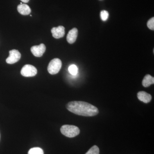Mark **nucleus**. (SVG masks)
I'll use <instances>...</instances> for the list:
<instances>
[{
  "label": "nucleus",
  "instance_id": "1",
  "mask_svg": "<svg viewBox=\"0 0 154 154\" xmlns=\"http://www.w3.org/2000/svg\"><path fill=\"white\" fill-rule=\"evenodd\" d=\"M67 110L77 115L85 116H93L99 113L98 108L88 102L73 101L66 105Z\"/></svg>",
  "mask_w": 154,
  "mask_h": 154
},
{
  "label": "nucleus",
  "instance_id": "2",
  "mask_svg": "<svg viewBox=\"0 0 154 154\" xmlns=\"http://www.w3.org/2000/svg\"><path fill=\"white\" fill-rule=\"evenodd\" d=\"M60 131L63 134L67 137L72 138L75 137L79 134L80 131L78 127L65 125L61 127Z\"/></svg>",
  "mask_w": 154,
  "mask_h": 154
},
{
  "label": "nucleus",
  "instance_id": "3",
  "mask_svg": "<svg viewBox=\"0 0 154 154\" xmlns=\"http://www.w3.org/2000/svg\"><path fill=\"white\" fill-rule=\"evenodd\" d=\"M61 61L58 58H54L51 61L48 67V71L51 75H55L60 71L62 67Z\"/></svg>",
  "mask_w": 154,
  "mask_h": 154
},
{
  "label": "nucleus",
  "instance_id": "4",
  "mask_svg": "<svg viewBox=\"0 0 154 154\" xmlns=\"http://www.w3.org/2000/svg\"><path fill=\"white\" fill-rule=\"evenodd\" d=\"M37 70L35 67L31 65H25L22 67L21 73L23 76L33 77L37 74Z\"/></svg>",
  "mask_w": 154,
  "mask_h": 154
},
{
  "label": "nucleus",
  "instance_id": "5",
  "mask_svg": "<svg viewBox=\"0 0 154 154\" xmlns=\"http://www.w3.org/2000/svg\"><path fill=\"white\" fill-rule=\"evenodd\" d=\"M9 56L6 59V62L8 64H14L17 62L20 59L21 54L19 51L14 49L9 51Z\"/></svg>",
  "mask_w": 154,
  "mask_h": 154
},
{
  "label": "nucleus",
  "instance_id": "6",
  "mask_svg": "<svg viewBox=\"0 0 154 154\" xmlns=\"http://www.w3.org/2000/svg\"><path fill=\"white\" fill-rule=\"evenodd\" d=\"M46 50V47L44 44L35 45L31 48V51L33 55L36 57H41Z\"/></svg>",
  "mask_w": 154,
  "mask_h": 154
},
{
  "label": "nucleus",
  "instance_id": "7",
  "mask_svg": "<svg viewBox=\"0 0 154 154\" xmlns=\"http://www.w3.org/2000/svg\"><path fill=\"white\" fill-rule=\"evenodd\" d=\"M52 36L56 38H59L63 37L65 35V28L62 26L54 27L51 30Z\"/></svg>",
  "mask_w": 154,
  "mask_h": 154
},
{
  "label": "nucleus",
  "instance_id": "8",
  "mask_svg": "<svg viewBox=\"0 0 154 154\" xmlns=\"http://www.w3.org/2000/svg\"><path fill=\"white\" fill-rule=\"evenodd\" d=\"M78 30L76 28H74L69 30L67 36V41L69 44L74 43L77 39L78 36Z\"/></svg>",
  "mask_w": 154,
  "mask_h": 154
},
{
  "label": "nucleus",
  "instance_id": "9",
  "mask_svg": "<svg viewBox=\"0 0 154 154\" xmlns=\"http://www.w3.org/2000/svg\"><path fill=\"white\" fill-rule=\"evenodd\" d=\"M137 98L139 100L145 103H149L151 101L152 97L150 94L144 91H140L137 93Z\"/></svg>",
  "mask_w": 154,
  "mask_h": 154
},
{
  "label": "nucleus",
  "instance_id": "10",
  "mask_svg": "<svg viewBox=\"0 0 154 154\" xmlns=\"http://www.w3.org/2000/svg\"><path fill=\"white\" fill-rule=\"evenodd\" d=\"M17 10L19 14L26 16L31 13V9L28 5L25 4H20L17 7Z\"/></svg>",
  "mask_w": 154,
  "mask_h": 154
},
{
  "label": "nucleus",
  "instance_id": "11",
  "mask_svg": "<svg viewBox=\"0 0 154 154\" xmlns=\"http://www.w3.org/2000/svg\"><path fill=\"white\" fill-rule=\"evenodd\" d=\"M154 84V78L151 75H147L144 78L142 81V85L143 87L147 88Z\"/></svg>",
  "mask_w": 154,
  "mask_h": 154
},
{
  "label": "nucleus",
  "instance_id": "12",
  "mask_svg": "<svg viewBox=\"0 0 154 154\" xmlns=\"http://www.w3.org/2000/svg\"><path fill=\"white\" fill-rule=\"evenodd\" d=\"M28 154H44V152L40 148L34 147L29 150Z\"/></svg>",
  "mask_w": 154,
  "mask_h": 154
},
{
  "label": "nucleus",
  "instance_id": "13",
  "mask_svg": "<svg viewBox=\"0 0 154 154\" xmlns=\"http://www.w3.org/2000/svg\"><path fill=\"white\" fill-rule=\"evenodd\" d=\"M69 71L72 75H76L78 73V69L76 66L74 64L71 65L69 67Z\"/></svg>",
  "mask_w": 154,
  "mask_h": 154
},
{
  "label": "nucleus",
  "instance_id": "14",
  "mask_svg": "<svg viewBox=\"0 0 154 154\" xmlns=\"http://www.w3.org/2000/svg\"><path fill=\"white\" fill-rule=\"evenodd\" d=\"M99 149L97 146H94L85 154H99Z\"/></svg>",
  "mask_w": 154,
  "mask_h": 154
},
{
  "label": "nucleus",
  "instance_id": "15",
  "mask_svg": "<svg viewBox=\"0 0 154 154\" xmlns=\"http://www.w3.org/2000/svg\"><path fill=\"white\" fill-rule=\"evenodd\" d=\"M100 16L102 21H106L108 19L109 17V13L107 11L104 10L101 11Z\"/></svg>",
  "mask_w": 154,
  "mask_h": 154
},
{
  "label": "nucleus",
  "instance_id": "16",
  "mask_svg": "<svg viewBox=\"0 0 154 154\" xmlns=\"http://www.w3.org/2000/svg\"><path fill=\"white\" fill-rule=\"evenodd\" d=\"M148 28L150 30H154V18L152 17L151 19L149 20L148 21L147 24Z\"/></svg>",
  "mask_w": 154,
  "mask_h": 154
},
{
  "label": "nucleus",
  "instance_id": "17",
  "mask_svg": "<svg viewBox=\"0 0 154 154\" xmlns=\"http://www.w3.org/2000/svg\"><path fill=\"white\" fill-rule=\"evenodd\" d=\"M22 2L24 3H28L29 2V0H21Z\"/></svg>",
  "mask_w": 154,
  "mask_h": 154
}]
</instances>
